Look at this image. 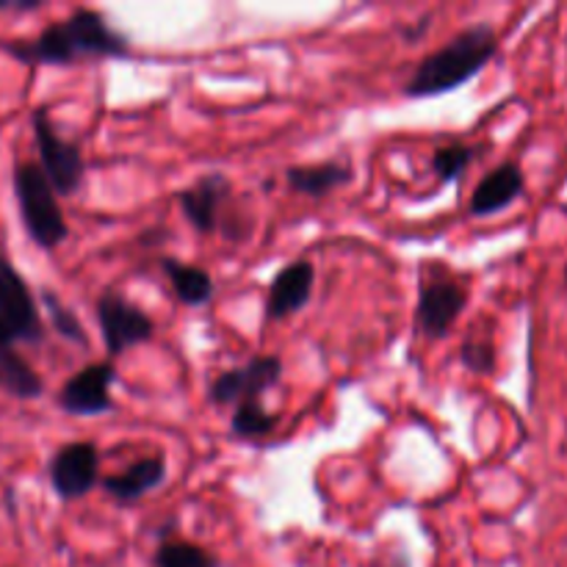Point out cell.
Returning a JSON list of instances; mask_svg holds the SVG:
<instances>
[{
  "instance_id": "cell-1",
  "label": "cell",
  "mask_w": 567,
  "mask_h": 567,
  "mask_svg": "<svg viewBox=\"0 0 567 567\" xmlns=\"http://www.w3.org/2000/svg\"><path fill=\"white\" fill-rule=\"evenodd\" d=\"M0 50L31 66H72L81 59H125L131 55V39L97 9H75L66 20L44 28L37 39L0 42Z\"/></svg>"
},
{
  "instance_id": "cell-2",
  "label": "cell",
  "mask_w": 567,
  "mask_h": 567,
  "mask_svg": "<svg viewBox=\"0 0 567 567\" xmlns=\"http://www.w3.org/2000/svg\"><path fill=\"white\" fill-rule=\"evenodd\" d=\"M498 53V33L487 22L465 28L457 37L449 39L441 50L426 55L415 66L413 78L404 83V94L415 100L441 97L474 81Z\"/></svg>"
},
{
  "instance_id": "cell-3",
  "label": "cell",
  "mask_w": 567,
  "mask_h": 567,
  "mask_svg": "<svg viewBox=\"0 0 567 567\" xmlns=\"http://www.w3.org/2000/svg\"><path fill=\"white\" fill-rule=\"evenodd\" d=\"M14 197L22 216V227L39 249L53 252L70 238V225H66L59 197L50 188L39 164L22 161L14 166Z\"/></svg>"
},
{
  "instance_id": "cell-4",
  "label": "cell",
  "mask_w": 567,
  "mask_h": 567,
  "mask_svg": "<svg viewBox=\"0 0 567 567\" xmlns=\"http://www.w3.org/2000/svg\"><path fill=\"white\" fill-rule=\"evenodd\" d=\"M31 122L39 150V169L48 177L55 197H72V194L81 192L83 177H86V161H83L81 144L55 133L50 111L44 105L33 109Z\"/></svg>"
},
{
  "instance_id": "cell-5",
  "label": "cell",
  "mask_w": 567,
  "mask_h": 567,
  "mask_svg": "<svg viewBox=\"0 0 567 567\" xmlns=\"http://www.w3.org/2000/svg\"><path fill=\"white\" fill-rule=\"evenodd\" d=\"M94 316H97L100 336L111 358L138 343H147L155 336V321L122 293L105 291L94 305Z\"/></svg>"
},
{
  "instance_id": "cell-6",
  "label": "cell",
  "mask_w": 567,
  "mask_h": 567,
  "mask_svg": "<svg viewBox=\"0 0 567 567\" xmlns=\"http://www.w3.org/2000/svg\"><path fill=\"white\" fill-rule=\"evenodd\" d=\"M114 382H116L114 360L89 363L83 365L81 371H75V374L61 385L59 396H55V404H59L66 415H75V419H94V415H105L114 410V396H111Z\"/></svg>"
},
{
  "instance_id": "cell-7",
  "label": "cell",
  "mask_w": 567,
  "mask_h": 567,
  "mask_svg": "<svg viewBox=\"0 0 567 567\" xmlns=\"http://www.w3.org/2000/svg\"><path fill=\"white\" fill-rule=\"evenodd\" d=\"M50 485L61 502L89 496L100 482V452L92 441H72L55 449L48 465Z\"/></svg>"
},
{
  "instance_id": "cell-8",
  "label": "cell",
  "mask_w": 567,
  "mask_h": 567,
  "mask_svg": "<svg viewBox=\"0 0 567 567\" xmlns=\"http://www.w3.org/2000/svg\"><path fill=\"white\" fill-rule=\"evenodd\" d=\"M0 319L11 327L17 343H39L44 338L37 297L6 255H0Z\"/></svg>"
},
{
  "instance_id": "cell-9",
  "label": "cell",
  "mask_w": 567,
  "mask_h": 567,
  "mask_svg": "<svg viewBox=\"0 0 567 567\" xmlns=\"http://www.w3.org/2000/svg\"><path fill=\"white\" fill-rule=\"evenodd\" d=\"M282 360L275 354H255L241 369L221 371L208 385V399L214 404H241L264 399L280 382Z\"/></svg>"
},
{
  "instance_id": "cell-10",
  "label": "cell",
  "mask_w": 567,
  "mask_h": 567,
  "mask_svg": "<svg viewBox=\"0 0 567 567\" xmlns=\"http://www.w3.org/2000/svg\"><path fill=\"white\" fill-rule=\"evenodd\" d=\"M468 305V288L454 280L421 282L415 327L426 338H446Z\"/></svg>"
},
{
  "instance_id": "cell-11",
  "label": "cell",
  "mask_w": 567,
  "mask_h": 567,
  "mask_svg": "<svg viewBox=\"0 0 567 567\" xmlns=\"http://www.w3.org/2000/svg\"><path fill=\"white\" fill-rule=\"evenodd\" d=\"M316 286V266L308 258L291 260L282 266L271 280L269 293H266V319L280 321L288 316L299 313L313 297Z\"/></svg>"
},
{
  "instance_id": "cell-12",
  "label": "cell",
  "mask_w": 567,
  "mask_h": 567,
  "mask_svg": "<svg viewBox=\"0 0 567 567\" xmlns=\"http://www.w3.org/2000/svg\"><path fill=\"white\" fill-rule=\"evenodd\" d=\"M230 181L221 172H210V175L199 177L194 186H188L186 192L177 194V203H181L183 216L194 230L214 233L219 227V208L230 197Z\"/></svg>"
},
{
  "instance_id": "cell-13",
  "label": "cell",
  "mask_w": 567,
  "mask_h": 567,
  "mask_svg": "<svg viewBox=\"0 0 567 567\" xmlns=\"http://www.w3.org/2000/svg\"><path fill=\"white\" fill-rule=\"evenodd\" d=\"M526 192V177L515 161H504L496 169L487 172L480 183H476L474 194H471V214L474 216H493L498 210L509 208L520 194Z\"/></svg>"
},
{
  "instance_id": "cell-14",
  "label": "cell",
  "mask_w": 567,
  "mask_h": 567,
  "mask_svg": "<svg viewBox=\"0 0 567 567\" xmlns=\"http://www.w3.org/2000/svg\"><path fill=\"white\" fill-rule=\"evenodd\" d=\"M166 482V460L164 457H144L133 463L131 468L122 474H111L103 480V491L109 493L114 502L133 504L153 493Z\"/></svg>"
},
{
  "instance_id": "cell-15",
  "label": "cell",
  "mask_w": 567,
  "mask_h": 567,
  "mask_svg": "<svg viewBox=\"0 0 567 567\" xmlns=\"http://www.w3.org/2000/svg\"><path fill=\"white\" fill-rule=\"evenodd\" d=\"M282 177H286L291 192L319 199L332 194L336 188L349 186L354 177V169L349 164H343V161H324V164L288 166Z\"/></svg>"
},
{
  "instance_id": "cell-16",
  "label": "cell",
  "mask_w": 567,
  "mask_h": 567,
  "mask_svg": "<svg viewBox=\"0 0 567 567\" xmlns=\"http://www.w3.org/2000/svg\"><path fill=\"white\" fill-rule=\"evenodd\" d=\"M161 269L169 277L175 297L188 308H203L214 299V277L199 266H188L177 258H161Z\"/></svg>"
},
{
  "instance_id": "cell-17",
  "label": "cell",
  "mask_w": 567,
  "mask_h": 567,
  "mask_svg": "<svg viewBox=\"0 0 567 567\" xmlns=\"http://www.w3.org/2000/svg\"><path fill=\"white\" fill-rule=\"evenodd\" d=\"M0 388L20 402H31L44 393V385L33 365L14 347L0 349Z\"/></svg>"
},
{
  "instance_id": "cell-18",
  "label": "cell",
  "mask_w": 567,
  "mask_h": 567,
  "mask_svg": "<svg viewBox=\"0 0 567 567\" xmlns=\"http://www.w3.org/2000/svg\"><path fill=\"white\" fill-rule=\"evenodd\" d=\"M277 426H280V415L269 413L260 399L236 404V413H233L230 421L233 435L241 437V441H258V437L271 435Z\"/></svg>"
},
{
  "instance_id": "cell-19",
  "label": "cell",
  "mask_w": 567,
  "mask_h": 567,
  "mask_svg": "<svg viewBox=\"0 0 567 567\" xmlns=\"http://www.w3.org/2000/svg\"><path fill=\"white\" fill-rule=\"evenodd\" d=\"M155 567H219L216 557H210L203 546L186 540L161 543L153 557Z\"/></svg>"
},
{
  "instance_id": "cell-20",
  "label": "cell",
  "mask_w": 567,
  "mask_h": 567,
  "mask_svg": "<svg viewBox=\"0 0 567 567\" xmlns=\"http://www.w3.org/2000/svg\"><path fill=\"white\" fill-rule=\"evenodd\" d=\"M39 302H42V308L48 310V319H50V327H53L55 332H59L64 341L75 343V347H86V332H83L81 321H78V316L72 313L70 308H66L64 302H61L59 297H55L50 288H42L39 291Z\"/></svg>"
},
{
  "instance_id": "cell-21",
  "label": "cell",
  "mask_w": 567,
  "mask_h": 567,
  "mask_svg": "<svg viewBox=\"0 0 567 567\" xmlns=\"http://www.w3.org/2000/svg\"><path fill=\"white\" fill-rule=\"evenodd\" d=\"M474 155L476 150L468 147V144H443V147H437L435 153H432V169L441 177V183H454L457 177H463L465 172H468Z\"/></svg>"
},
{
  "instance_id": "cell-22",
  "label": "cell",
  "mask_w": 567,
  "mask_h": 567,
  "mask_svg": "<svg viewBox=\"0 0 567 567\" xmlns=\"http://www.w3.org/2000/svg\"><path fill=\"white\" fill-rule=\"evenodd\" d=\"M460 363L471 371V374L487 377L496 371V347L491 338H465L460 347Z\"/></svg>"
},
{
  "instance_id": "cell-23",
  "label": "cell",
  "mask_w": 567,
  "mask_h": 567,
  "mask_svg": "<svg viewBox=\"0 0 567 567\" xmlns=\"http://www.w3.org/2000/svg\"><path fill=\"white\" fill-rule=\"evenodd\" d=\"M14 343H17L14 332H11V327L6 324L3 319H0V349H6V347H14Z\"/></svg>"
},
{
  "instance_id": "cell-24",
  "label": "cell",
  "mask_w": 567,
  "mask_h": 567,
  "mask_svg": "<svg viewBox=\"0 0 567 567\" xmlns=\"http://www.w3.org/2000/svg\"><path fill=\"white\" fill-rule=\"evenodd\" d=\"M426 28H430V17H424V20H421V25H419V28H413V31H408V33H404V37H408L410 42H413V39H419L421 33L426 31Z\"/></svg>"
},
{
  "instance_id": "cell-25",
  "label": "cell",
  "mask_w": 567,
  "mask_h": 567,
  "mask_svg": "<svg viewBox=\"0 0 567 567\" xmlns=\"http://www.w3.org/2000/svg\"><path fill=\"white\" fill-rule=\"evenodd\" d=\"M6 9H11V0H0V11H6Z\"/></svg>"
},
{
  "instance_id": "cell-26",
  "label": "cell",
  "mask_w": 567,
  "mask_h": 567,
  "mask_svg": "<svg viewBox=\"0 0 567 567\" xmlns=\"http://www.w3.org/2000/svg\"><path fill=\"white\" fill-rule=\"evenodd\" d=\"M565 282H567V266H565Z\"/></svg>"
}]
</instances>
